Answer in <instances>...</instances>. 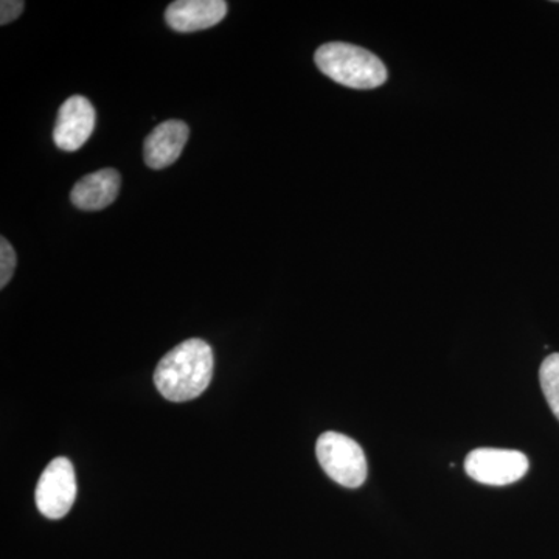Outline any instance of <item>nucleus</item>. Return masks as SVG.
Here are the masks:
<instances>
[{
    "instance_id": "nucleus-9",
    "label": "nucleus",
    "mask_w": 559,
    "mask_h": 559,
    "mask_svg": "<svg viewBox=\"0 0 559 559\" xmlns=\"http://www.w3.org/2000/svg\"><path fill=\"white\" fill-rule=\"evenodd\" d=\"M121 178L114 168H103L84 176L70 193L73 205L87 212L109 207L119 197Z\"/></svg>"
},
{
    "instance_id": "nucleus-7",
    "label": "nucleus",
    "mask_w": 559,
    "mask_h": 559,
    "mask_svg": "<svg viewBox=\"0 0 559 559\" xmlns=\"http://www.w3.org/2000/svg\"><path fill=\"white\" fill-rule=\"evenodd\" d=\"M226 14L224 0H178L168 5L165 21L173 31L191 33L215 27Z\"/></svg>"
},
{
    "instance_id": "nucleus-8",
    "label": "nucleus",
    "mask_w": 559,
    "mask_h": 559,
    "mask_svg": "<svg viewBox=\"0 0 559 559\" xmlns=\"http://www.w3.org/2000/svg\"><path fill=\"white\" fill-rule=\"evenodd\" d=\"M189 135V127L180 120L164 121L154 128L143 145L146 165L153 170L170 167L186 148Z\"/></svg>"
},
{
    "instance_id": "nucleus-5",
    "label": "nucleus",
    "mask_w": 559,
    "mask_h": 559,
    "mask_svg": "<svg viewBox=\"0 0 559 559\" xmlns=\"http://www.w3.org/2000/svg\"><path fill=\"white\" fill-rule=\"evenodd\" d=\"M528 459L522 452L484 448L469 452L465 460L466 474L479 484L503 487L527 474Z\"/></svg>"
},
{
    "instance_id": "nucleus-1",
    "label": "nucleus",
    "mask_w": 559,
    "mask_h": 559,
    "mask_svg": "<svg viewBox=\"0 0 559 559\" xmlns=\"http://www.w3.org/2000/svg\"><path fill=\"white\" fill-rule=\"evenodd\" d=\"M213 349L207 342L189 340L168 352L154 371V384L164 399L186 403L198 399L213 377Z\"/></svg>"
},
{
    "instance_id": "nucleus-12",
    "label": "nucleus",
    "mask_w": 559,
    "mask_h": 559,
    "mask_svg": "<svg viewBox=\"0 0 559 559\" xmlns=\"http://www.w3.org/2000/svg\"><path fill=\"white\" fill-rule=\"evenodd\" d=\"M25 3L22 0H2L0 2V24L7 25L21 16Z\"/></svg>"
},
{
    "instance_id": "nucleus-4",
    "label": "nucleus",
    "mask_w": 559,
    "mask_h": 559,
    "mask_svg": "<svg viewBox=\"0 0 559 559\" xmlns=\"http://www.w3.org/2000/svg\"><path fill=\"white\" fill-rule=\"evenodd\" d=\"M76 498V477L72 462L55 459L40 474L35 499L39 513L47 520H61L72 509Z\"/></svg>"
},
{
    "instance_id": "nucleus-11",
    "label": "nucleus",
    "mask_w": 559,
    "mask_h": 559,
    "mask_svg": "<svg viewBox=\"0 0 559 559\" xmlns=\"http://www.w3.org/2000/svg\"><path fill=\"white\" fill-rule=\"evenodd\" d=\"M17 257L13 246L5 238H0V288L9 285L16 271Z\"/></svg>"
},
{
    "instance_id": "nucleus-10",
    "label": "nucleus",
    "mask_w": 559,
    "mask_h": 559,
    "mask_svg": "<svg viewBox=\"0 0 559 559\" xmlns=\"http://www.w3.org/2000/svg\"><path fill=\"white\" fill-rule=\"evenodd\" d=\"M540 388L555 417L559 419V353L547 356L539 370Z\"/></svg>"
},
{
    "instance_id": "nucleus-3",
    "label": "nucleus",
    "mask_w": 559,
    "mask_h": 559,
    "mask_svg": "<svg viewBox=\"0 0 559 559\" xmlns=\"http://www.w3.org/2000/svg\"><path fill=\"white\" fill-rule=\"evenodd\" d=\"M316 454L331 480L345 488H359L367 479V460L355 440L337 432L319 437Z\"/></svg>"
},
{
    "instance_id": "nucleus-6",
    "label": "nucleus",
    "mask_w": 559,
    "mask_h": 559,
    "mask_svg": "<svg viewBox=\"0 0 559 559\" xmlns=\"http://www.w3.org/2000/svg\"><path fill=\"white\" fill-rule=\"evenodd\" d=\"M97 123L94 105L86 97L73 95L68 98L58 112L55 124L53 140L58 148L73 153L79 151L87 140Z\"/></svg>"
},
{
    "instance_id": "nucleus-2",
    "label": "nucleus",
    "mask_w": 559,
    "mask_h": 559,
    "mask_svg": "<svg viewBox=\"0 0 559 559\" xmlns=\"http://www.w3.org/2000/svg\"><path fill=\"white\" fill-rule=\"evenodd\" d=\"M314 61L320 72L352 90H374L388 80L384 62L371 51L353 44H323L316 51Z\"/></svg>"
}]
</instances>
